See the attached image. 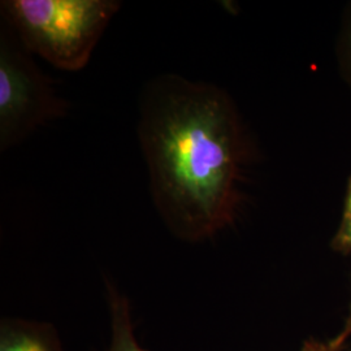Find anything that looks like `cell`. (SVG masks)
I'll use <instances>...</instances> for the list:
<instances>
[{
    "label": "cell",
    "instance_id": "cell-1",
    "mask_svg": "<svg viewBox=\"0 0 351 351\" xmlns=\"http://www.w3.org/2000/svg\"><path fill=\"white\" fill-rule=\"evenodd\" d=\"M152 201L176 237L210 239L234 221L249 142L234 101L213 84L164 75L139 108Z\"/></svg>",
    "mask_w": 351,
    "mask_h": 351
},
{
    "label": "cell",
    "instance_id": "cell-2",
    "mask_svg": "<svg viewBox=\"0 0 351 351\" xmlns=\"http://www.w3.org/2000/svg\"><path fill=\"white\" fill-rule=\"evenodd\" d=\"M7 26L30 53L65 72L88 63L106 27L121 8L114 0H5Z\"/></svg>",
    "mask_w": 351,
    "mask_h": 351
},
{
    "label": "cell",
    "instance_id": "cell-3",
    "mask_svg": "<svg viewBox=\"0 0 351 351\" xmlns=\"http://www.w3.org/2000/svg\"><path fill=\"white\" fill-rule=\"evenodd\" d=\"M66 101L7 26L0 39V150L62 117Z\"/></svg>",
    "mask_w": 351,
    "mask_h": 351
},
{
    "label": "cell",
    "instance_id": "cell-4",
    "mask_svg": "<svg viewBox=\"0 0 351 351\" xmlns=\"http://www.w3.org/2000/svg\"><path fill=\"white\" fill-rule=\"evenodd\" d=\"M0 351H63L58 332L49 323L4 319L0 326Z\"/></svg>",
    "mask_w": 351,
    "mask_h": 351
},
{
    "label": "cell",
    "instance_id": "cell-5",
    "mask_svg": "<svg viewBox=\"0 0 351 351\" xmlns=\"http://www.w3.org/2000/svg\"><path fill=\"white\" fill-rule=\"evenodd\" d=\"M106 284L111 315V341L106 351H146L136 339L128 298L108 280Z\"/></svg>",
    "mask_w": 351,
    "mask_h": 351
},
{
    "label": "cell",
    "instance_id": "cell-6",
    "mask_svg": "<svg viewBox=\"0 0 351 351\" xmlns=\"http://www.w3.org/2000/svg\"><path fill=\"white\" fill-rule=\"evenodd\" d=\"M339 71L351 88V5L343 16V23L337 46Z\"/></svg>",
    "mask_w": 351,
    "mask_h": 351
},
{
    "label": "cell",
    "instance_id": "cell-7",
    "mask_svg": "<svg viewBox=\"0 0 351 351\" xmlns=\"http://www.w3.org/2000/svg\"><path fill=\"white\" fill-rule=\"evenodd\" d=\"M330 246L341 254H351V177L346 190L342 219Z\"/></svg>",
    "mask_w": 351,
    "mask_h": 351
},
{
    "label": "cell",
    "instance_id": "cell-8",
    "mask_svg": "<svg viewBox=\"0 0 351 351\" xmlns=\"http://www.w3.org/2000/svg\"><path fill=\"white\" fill-rule=\"evenodd\" d=\"M351 336V304H350V311H349V315H348V317H346V322H345V326L342 328V330L339 332V336L336 337V339H333L332 342H329V345L335 349L336 351L341 350V348H342V345L348 341V339Z\"/></svg>",
    "mask_w": 351,
    "mask_h": 351
},
{
    "label": "cell",
    "instance_id": "cell-9",
    "mask_svg": "<svg viewBox=\"0 0 351 351\" xmlns=\"http://www.w3.org/2000/svg\"><path fill=\"white\" fill-rule=\"evenodd\" d=\"M302 351H336L329 343H323V342H319V341H314V339H310V341H306V343L303 345Z\"/></svg>",
    "mask_w": 351,
    "mask_h": 351
}]
</instances>
